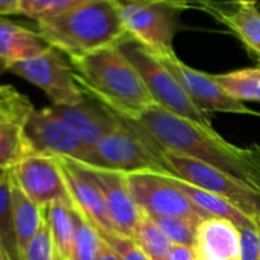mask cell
I'll list each match as a JSON object with an SVG mask.
<instances>
[{
	"instance_id": "9c48e42d",
	"label": "cell",
	"mask_w": 260,
	"mask_h": 260,
	"mask_svg": "<svg viewBox=\"0 0 260 260\" xmlns=\"http://www.w3.org/2000/svg\"><path fill=\"white\" fill-rule=\"evenodd\" d=\"M26 135L37 153L90 164L92 150L75 130L49 107L36 109L25 122Z\"/></svg>"
},
{
	"instance_id": "484cf974",
	"label": "cell",
	"mask_w": 260,
	"mask_h": 260,
	"mask_svg": "<svg viewBox=\"0 0 260 260\" xmlns=\"http://www.w3.org/2000/svg\"><path fill=\"white\" fill-rule=\"evenodd\" d=\"M87 2L90 0H20L19 14L39 22L60 16Z\"/></svg>"
},
{
	"instance_id": "1f68e13d",
	"label": "cell",
	"mask_w": 260,
	"mask_h": 260,
	"mask_svg": "<svg viewBox=\"0 0 260 260\" xmlns=\"http://www.w3.org/2000/svg\"><path fill=\"white\" fill-rule=\"evenodd\" d=\"M166 260H196L191 246H185V245H173V248L170 249L169 255Z\"/></svg>"
},
{
	"instance_id": "f546056e",
	"label": "cell",
	"mask_w": 260,
	"mask_h": 260,
	"mask_svg": "<svg viewBox=\"0 0 260 260\" xmlns=\"http://www.w3.org/2000/svg\"><path fill=\"white\" fill-rule=\"evenodd\" d=\"M20 260H54L51 231H49L46 216H45V222H43L42 228L39 230L37 236L29 242V245L20 255Z\"/></svg>"
},
{
	"instance_id": "277c9868",
	"label": "cell",
	"mask_w": 260,
	"mask_h": 260,
	"mask_svg": "<svg viewBox=\"0 0 260 260\" xmlns=\"http://www.w3.org/2000/svg\"><path fill=\"white\" fill-rule=\"evenodd\" d=\"M116 46L130 60V63L137 68L155 104L185 119L213 128L210 115L202 112L191 101V98L187 95L179 81L172 75V72L159 61V58L153 52H150L144 45H141L128 34H125L116 43Z\"/></svg>"
},
{
	"instance_id": "ab89813d",
	"label": "cell",
	"mask_w": 260,
	"mask_h": 260,
	"mask_svg": "<svg viewBox=\"0 0 260 260\" xmlns=\"http://www.w3.org/2000/svg\"><path fill=\"white\" fill-rule=\"evenodd\" d=\"M4 173H5V172H0V176H2V175H4Z\"/></svg>"
},
{
	"instance_id": "44dd1931",
	"label": "cell",
	"mask_w": 260,
	"mask_h": 260,
	"mask_svg": "<svg viewBox=\"0 0 260 260\" xmlns=\"http://www.w3.org/2000/svg\"><path fill=\"white\" fill-rule=\"evenodd\" d=\"M22 119H0V172H8L26 158L37 155Z\"/></svg>"
},
{
	"instance_id": "7c38bea8",
	"label": "cell",
	"mask_w": 260,
	"mask_h": 260,
	"mask_svg": "<svg viewBox=\"0 0 260 260\" xmlns=\"http://www.w3.org/2000/svg\"><path fill=\"white\" fill-rule=\"evenodd\" d=\"M159 61L172 72V75L179 81L191 101L205 113L208 112H223V113H239L260 116L258 112L251 110L243 103L231 98L214 80L213 75L201 72L190 68L181 61L176 54L156 55Z\"/></svg>"
},
{
	"instance_id": "4316f807",
	"label": "cell",
	"mask_w": 260,
	"mask_h": 260,
	"mask_svg": "<svg viewBox=\"0 0 260 260\" xmlns=\"http://www.w3.org/2000/svg\"><path fill=\"white\" fill-rule=\"evenodd\" d=\"M149 216L158 223V226L167 234V237L175 245H185V246L193 245L196 228L201 222L187 217H179V216H159V214H149Z\"/></svg>"
},
{
	"instance_id": "836d02e7",
	"label": "cell",
	"mask_w": 260,
	"mask_h": 260,
	"mask_svg": "<svg viewBox=\"0 0 260 260\" xmlns=\"http://www.w3.org/2000/svg\"><path fill=\"white\" fill-rule=\"evenodd\" d=\"M169 2L181 4L188 10H196V11H204L207 5V0H169Z\"/></svg>"
},
{
	"instance_id": "9a60e30c",
	"label": "cell",
	"mask_w": 260,
	"mask_h": 260,
	"mask_svg": "<svg viewBox=\"0 0 260 260\" xmlns=\"http://www.w3.org/2000/svg\"><path fill=\"white\" fill-rule=\"evenodd\" d=\"M55 115L66 121L78 137L93 149L109 132L121 122L119 116L106 109L92 96L86 95V100L75 106H51Z\"/></svg>"
},
{
	"instance_id": "74e56055",
	"label": "cell",
	"mask_w": 260,
	"mask_h": 260,
	"mask_svg": "<svg viewBox=\"0 0 260 260\" xmlns=\"http://www.w3.org/2000/svg\"><path fill=\"white\" fill-rule=\"evenodd\" d=\"M242 2H248V4H260V0H242Z\"/></svg>"
},
{
	"instance_id": "5b68a950",
	"label": "cell",
	"mask_w": 260,
	"mask_h": 260,
	"mask_svg": "<svg viewBox=\"0 0 260 260\" xmlns=\"http://www.w3.org/2000/svg\"><path fill=\"white\" fill-rule=\"evenodd\" d=\"M125 32L155 55L173 54L181 13L188 8L169 0H115Z\"/></svg>"
},
{
	"instance_id": "d590c367",
	"label": "cell",
	"mask_w": 260,
	"mask_h": 260,
	"mask_svg": "<svg viewBox=\"0 0 260 260\" xmlns=\"http://www.w3.org/2000/svg\"><path fill=\"white\" fill-rule=\"evenodd\" d=\"M0 260H17V257L10 249L8 243L5 242V239L2 236H0Z\"/></svg>"
},
{
	"instance_id": "f35d334b",
	"label": "cell",
	"mask_w": 260,
	"mask_h": 260,
	"mask_svg": "<svg viewBox=\"0 0 260 260\" xmlns=\"http://www.w3.org/2000/svg\"><path fill=\"white\" fill-rule=\"evenodd\" d=\"M255 7H257V10H258V13H260V4H255Z\"/></svg>"
},
{
	"instance_id": "d6986e66",
	"label": "cell",
	"mask_w": 260,
	"mask_h": 260,
	"mask_svg": "<svg viewBox=\"0 0 260 260\" xmlns=\"http://www.w3.org/2000/svg\"><path fill=\"white\" fill-rule=\"evenodd\" d=\"M162 175L172 185H175L179 191H182L198 208H201L210 217L226 219V220L233 222L239 230H242V228H258L257 223L251 217H248L245 213H242L237 207H234L226 199L216 196L210 191H205V190H202L196 185H191L188 182H184L173 175H169V173H162Z\"/></svg>"
},
{
	"instance_id": "30bf717a",
	"label": "cell",
	"mask_w": 260,
	"mask_h": 260,
	"mask_svg": "<svg viewBox=\"0 0 260 260\" xmlns=\"http://www.w3.org/2000/svg\"><path fill=\"white\" fill-rule=\"evenodd\" d=\"M8 172L22 191L42 210L57 204L74 207L57 156L37 153Z\"/></svg>"
},
{
	"instance_id": "4dcf8cb0",
	"label": "cell",
	"mask_w": 260,
	"mask_h": 260,
	"mask_svg": "<svg viewBox=\"0 0 260 260\" xmlns=\"http://www.w3.org/2000/svg\"><path fill=\"white\" fill-rule=\"evenodd\" d=\"M240 260H260V230H240Z\"/></svg>"
},
{
	"instance_id": "f1b7e54d",
	"label": "cell",
	"mask_w": 260,
	"mask_h": 260,
	"mask_svg": "<svg viewBox=\"0 0 260 260\" xmlns=\"http://www.w3.org/2000/svg\"><path fill=\"white\" fill-rule=\"evenodd\" d=\"M101 237L121 260H152L134 237H127L119 233L103 234Z\"/></svg>"
},
{
	"instance_id": "7a4b0ae2",
	"label": "cell",
	"mask_w": 260,
	"mask_h": 260,
	"mask_svg": "<svg viewBox=\"0 0 260 260\" xmlns=\"http://www.w3.org/2000/svg\"><path fill=\"white\" fill-rule=\"evenodd\" d=\"M69 61L83 92L121 119L137 121L155 104L140 72L116 45Z\"/></svg>"
},
{
	"instance_id": "8d00e7d4",
	"label": "cell",
	"mask_w": 260,
	"mask_h": 260,
	"mask_svg": "<svg viewBox=\"0 0 260 260\" xmlns=\"http://www.w3.org/2000/svg\"><path fill=\"white\" fill-rule=\"evenodd\" d=\"M249 149L252 150V155H254V158H255L257 167H258V170H260V146L254 144V146H251Z\"/></svg>"
},
{
	"instance_id": "ffe728a7",
	"label": "cell",
	"mask_w": 260,
	"mask_h": 260,
	"mask_svg": "<svg viewBox=\"0 0 260 260\" xmlns=\"http://www.w3.org/2000/svg\"><path fill=\"white\" fill-rule=\"evenodd\" d=\"M10 175L11 182V211H13V226L16 246L19 252V260L29 242L37 236L39 230L45 222V210L37 207L17 185L14 178Z\"/></svg>"
},
{
	"instance_id": "7402d4cb",
	"label": "cell",
	"mask_w": 260,
	"mask_h": 260,
	"mask_svg": "<svg viewBox=\"0 0 260 260\" xmlns=\"http://www.w3.org/2000/svg\"><path fill=\"white\" fill-rule=\"evenodd\" d=\"M51 231L54 260H74V216L72 207L52 205L45 210Z\"/></svg>"
},
{
	"instance_id": "e575fe53",
	"label": "cell",
	"mask_w": 260,
	"mask_h": 260,
	"mask_svg": "<svg viewBox=\"0 0 260 260\" xmlns=\"http://www.w3.org/2000/svg\"><path fill=\"white\" fill-rule=\"evenodd\" d=\"M96 260H121V258L116 255V252L106 242H103V246H101V251H100Z\"/></svg>"
},
{
	"instance_id": "603a6c76",
	"label": "cell",
	"mask_w": 260,
	"mask_h": 260,
	"mask_svg": "<svg viewBox=\"0 0 260 260\" xmlns=\"http://www.w3.org/2000/svg\"><path fill=\"white\" fill-rule=\"evenodd\" d=\"M219 86L234 100L260 103V66L243 68L213 75Z\"/></svg>"
},
{
	"instance_id": "3957f363",
	"label": "cell",
	"mask_w": 260,
	"mask_h": 260,
	"mask_svg": "<svg viewBox=\"0 0 260 260\" xmlns=\"http://www.w3.org/2000/svg\"><path fill=\"white\" fill-rule=\"evenodd\" d=\"M36 31L68 58L113 46L127 34L115 0H90L60 16L39 20Z\"/></svg>"
},
{
	"instance_id": "8992f818",
	"label": "cell",
	"mask_w": 260,
	"mask_h": 260,
	"mask_svg": "<svg viewBox=\"0 0 260 260\" xmlns=\"http://www.w3.org/2000/svg\"><path fill=\"white\" fill-rule=\"evenodd\" d=\"M159 158L169 175L220 196L251 217L260 228V193L234 176L173 152H159Z\"/></svg>"
},
{
	"instance_id": "83f0119b",
	"label": "cell",
	"mask_w": 260,
	"mask_h": 260,
	"mask_svg": "<svg viewBox=\"0 0 260 260\" xmlns=\"http://www.w3.org/2000/svg\"><path fill=\"white\" fill-rule=\"evenodd\" d=\"M0 236L5 239L10 249L19 260V252L16 246L14 226H13V211H11V182L10 175L5 172L0 176Z\"/></svg>"
},
{
	"instance_id": "d6a6232c",
	"label": "cell",
	"mask_w": 260,
	"mask_h": 260,
	"mask_svg": "<svg viewBox=\"0 0 260 260\" xmlns=\"http://www.w3.org/2000/svg\"><path fill=\"white\" fill-rule=\"evenodd\" d=\"M20 0H0V17L19 14Z\"/></svg>"
},
{
	"instance_id": "ac0fdd59",
	"label": "cell",
	"mask_w": 260,
	"mask_h": 260,
	"mask_svg": "<svg viewBox=\"0 0 260 260\" xmlns=\"http://www.w3.org/2000/svg\"><path fill=\"white\" fill-rule=\"evenodd\" d=\"M46 49L49 45L37 31L0 17V66L4 71L19 61L40 55Z\"/></svg>"
},
{
	"instance_id": "ba28073f",
	"label": "cell",
	"mask_w": 260,
	"mask_h": 260,
	"mask_svg": "<svg viewBox=\"0 0 260 260\" xmlns=\"http://www.w3.org/2000/svg\"><path fill=\"white\" fill-rule=\"evenodd\" d=\"M7 72L42 89L52 106H75L86 100L69 58L52 46L34 58L10 66Z\"/></svg>"
},
{
	"instance_id": "cb8c5ba5",
	"label": "cell",
	"mask_w": 260,
	"mask_h": 260,
	"mask_svg": "<svg viewBox=\"0 0 260 260\" xmlns=\"http://www.w3.org/2000/svg\"><path fill=\"white\" fill-rule=\"evenodd\" d=\"M74 216V260H96L103 246L100 231L75 208Z\"/></svg>"
},
{
	"instance_id": "4fadbf2b",
	"label": "cell",
	"mask_w": 260,
	"mask_h": 260,
	"mask_svg": "<svg viewBox=\"0 0 260 260\" xmlns=\"http://www.w3.org/2000/svg\"><path fill=\"white\" fill-rule=\"evenodd\" d=\"M81 166L84 167L87 175L93 179V182L98 185L116 231L122 236L134 237L141 222L143 210L138 207V204L135 202L132 193H130L127 187L125 173L93 167L87 164H81Z\"/></svg>"
},
{
	"instance_id": "5bb4252c",
	"label": "cell",
	"mask_w": 260,
	"mask_h": 260,
	"mask_svg": "<svg viewBox=\"0 0 260 260\" xmlns=\"http://www.w3.org/2000/svg\"><path fill=\"white\" fill-rule=\"evenodd\" d=\"M57 159L61 166L74 207L100 231L101 236L118 233L109 216L104 198L98 185L87 175L84 167L80 162L68 158L57 156Z\"/></svg>"
},
{
	"instance_id": "2e32d148",
	"label": "cell",
	"mask_w": 260,
	"mask_h": 260,
	"mask_svg": "<svg viewBox=\"0 0 260 260\" xmlns=\"http://www.w3.org/2000/svg\"><path fill=\"white\" fill-rule=\"evenodd\" d=\"M204 13L226 26L242 45L260 58V13L242 0H207Z\"/></svg>"
},
{
	"instance_id": "52a82bcc",
	"label": "cell",
	"mask_w": 260,
	"mask_h": 260,
	"mask_svg": "<svg viewBox=\"0 0 260 260\" xmlns=\"http://www.w3.org/2000/svg\"><path fill=\"white\" fill-rule=\"evenodd\" d=\"M87 166L121 173H167L158 150L122 119L93 147Z\"/></svg>"
},
{
	"instance_id": "6da1fadb",
	"label": "cell",
	"mask_w": 260,
	"mask_h": 260,
	"mask_svg": "<svg viewBox=\"0 0 260 260\" xmlns=\"http://www.w3.org/2000/svg\"><path fill=\"white\" fill-rule=\"evenodd\" d=\"M125 122L143 135L158 153L166 150L205 162L260 193V170L252 150L228 143L214 128L175 115L158 104L149 107L137 121Z\"/></svg>"
},
{
	"instance_id": "8fae6325",
	"label": "cell",
	"mask_w": 260,
	"mask_h": 260,
	"mask_svg": "<svg viewBox=\"0 0 260 260\" xmlns=\"http://www.w3.org/2000/svg\"><path fill=\"white\" fill-rule=\"evenodd\" d=\"M125 182L138 207L149 214L179 216L196 222L210 217L182 191L172 185L162 173H125Z\"/></svg>"
},
{
	"instance_id": "e0dca14e",
	"label": "cell",
	"mask_w": 260,
	"mask_h": 260,
	"mask_svg": "<svg viewBox=\"0 0 260 260\" xmlns=\"http://www.w3.org/2000/svg\"><path fill=\"white\" fill-rule=\"evenodd\" d=\"M191 249L196 260H240V230L222 217L204 219Z\"/></svg>"
},
{
	"instance_id": "d4e9b609",
	"label": "cell",
	"mask_w": 260,
	"mask_h": 260,
	"mask_svg": "<svg viewBox=\"0 0 260 260\" xmlns=\"http://www.w3.org/2000/svg\"><path fill=\"white\" fill-rule=\"evenodd\" d=\"M134 239L152 260H166L175 245L146 211H143V217Z\"/></svg>"
}]
</instances>
